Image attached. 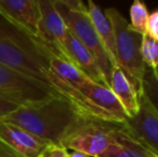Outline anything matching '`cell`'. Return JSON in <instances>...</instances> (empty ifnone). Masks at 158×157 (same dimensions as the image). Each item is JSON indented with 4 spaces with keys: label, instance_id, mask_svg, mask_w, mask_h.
<instances>
[{
    "label": "cell",
    "instance_id": "12",
    "mask_svg": "<svg viewBox=\"0 0 158 157\" xmlns=\"http://www.w3.org/2000/svg\"><path fill=\"white\" fill-rule=\"evenodd\" d=\"M64 50L68 60L73 64L80 71L83 72L88 79L95 83L110 87L92 53L70 31H68L64 41Z\"/></svg>",
    "mask_w": 158,
    "mask_h": 157
},
{
    "label": "cell",
    "instance_id": "11",
    "mask_svg": "<svg viewBox=\"0 0 158 157\" xmlns=\"http://www.w3.org/2000/svg\"><path fill=\"white\" fill-rule=\"evenodd\" d=\"M0 140L22 157H38L50 144L23 128L3 119L0 121Z\"/></svg>",
    "mask_w": 158,
    "mask_h": 157
},
{
    "label": "cell",
    "instance_id": "4",
    "mask_svg": "<svg viewBox=\"0 0 158 157\" xmlns=\"http://www.w3.org/2000/svg\"><path fill=\"white\" fill-rule=\"evenodd\" d=\"M53 2L69 31L92 53L110 86L112 67L92 23L87 6L80 0H53Z\"/></svg>",
    "mask_w": 158,
    "mask_h": 157
},
{
    "label": "cell",
    "instance_id": "3",
    "mask_svg": "<svg viewBox=\"0 0 158 157\" xmlns=\"http://www.w3.org/2000/svg\"><path fill=\"white\" fill-rule=\"evenodd\" d=\"M104 14L110 19L114 31L117 65L130 80L140 96L144 92V79L148 70L140 52L142 36L129 28L128 21L116 9H106Z\"/></svg>",
    "mask_w": 158,
    "mask_h": 157
},
{
    "label": "cell",
    "instance_id": "15",
    "mask_svg": "<svg viewBox=\"0 0 158 157\" xmlns=\"http://www.w3.org/2000/svg\"><path fill=\"white\" fill-rule=\"evenodd\" d=\"M113 141L99 157H152L151 151L122 127L112 130Z\"/></svg>",
    "mask_w": 158,
    "mask_h": 157
},
{
    "label": "cell",
    "instance_id": "24",
    "mask_svg": "<svg viewBox=\"0 0 158 157\" xmlns=\"http://www.w3.org/2000/svg\"><path fill=\"white\" fill-rule=\"evenodd\" d=\"M68 157H88L85 154L81 153V152H77V151H72L71 153L68 154Z\"/></svg>",
    "mask_w": 158,
    "mask_h": 157
},
{
    "label": "cell",
    "instance_id": "23",
    "mask_svg": "<svg viewBox=\"0 0 158 157\" xmlns=\"http://www.w3.org/2000/svg\"><path fill=\"white\" fill-rule=\"evenodd\" d=\"M0 157H22L0 140Z\"/></svg>",
    "mask_w": 158,
    "mask_h": 157
},
{
    "label": "cell",
    "instance_id": "6",
    "mask_svg": "<svg viewBox=\"0 0 158 157\" xmlns=\"http://www.w3.org/2000/svg\"><path fill=\"white\" fill-rule=\"evenodd\" d=\"M90 116L97 121L123 127L129 118L110 87L89 81L79 88Z\"/></svg>",
    "mask_w": 158,
    "mask_h": 157
},
{
    "label": "cell",
    "instance_id": "22",
    "mask_svg": "<svg viewBox=\"0 0 158 157\" xmlns=\"http://www.w3.org/2000/svg\"><path fill=\"white\" fill-rule=\"evenodd\" d=\"M146 34L153 39L158 40V10L153 12L148 16V26H146Z\"/></svg>",
    "mask_w": 158,
    "mask_h": 157
},
{
    "label": "cell",
    "instance_id": "16",
    "mask_svg": "<svg viewBox=\"0 0 158 157\" xmlns=\"http://www.w3.org/2000/svg\"><path fill=\"white\" fill-rule=\"evenodd\" d=\"M50 70L57 79L74 89H79L81 86L92 81L70 61L56 58V57L51 58Z\"/></svg>",
    "mask_w": 158,
    "mask_h": 157
},
{
    "label": "cell",
    "instance_id": "17",
    "mask_svg": "<svg viewBox=\"0 0 158 157\" xmlns=\"http://www.w3.org/2000/svg\"><path fill=\"white\" fill-rule=\"evenodd\" d=\"M140 52L143 63L151 68L150 76L158 81V40L153 39L148 34L143 35Z\"/></svg>",
    "mask_w": 158,
    "mask_h": 157
},
{
    "label": "cell",
    "instance_id": "21",
    "mask_svg": "<svg viewBox=\"0 0 158 157\" xmlns=\"http://www.w3.org/2000/svg\"><path fill=\"white\" fill-rule=\"evenodd\" d=\"M68 150L58 144H48L38 157H68Z\"/></svg>",
    "mask_w": 158,
    "mask_h": 157
},
{
    "label": "cell",
    "instance_id": "25",
    "mask_svg": "<svg viewBox=\"0 0 158 157\" xmlns=\"http://www.w3.org/2000/svg\"><path fill=\"white\" fill-rule=\"evenodd\" d=\"M151 156H152V157H158V155H156L155 153H153V152H151Z\"/></svg>",
    "mask_w": 158,
    "mask_h": 157
},
{
    "label": "cell",
    "instance_id": "2",
    "mask_svg": "<svg viewBox=\"0 0 158 157\" xmlns=\"http://www.w3.org/2000/svg\"><path fill=\"white\" fill-rule=\"evenodd\" d=\"M75 107L61 97L21 105L3 121L12 123L50 144H58L80 118Z\"/></svg>",
    "mask_w": 158,
    "mask_h": 157
},
{
    "label": "cell",
    "instance_id": "20",
    "mask_svg": "<svg viewBox=\"0 0 158 157\" xmlns=\"http://www.w3.org/2000/svg\"><path fill=\"white\" fill-rule=\"evenodd\" d=\"M144 92L158 109V81H155L152 76L148 74H145L144 79Z\"/></svg>",
    "mask_w": 158,
    "mask_h": 157
},
{
    "label": "cell",
    "instance_id": "10",
    "mask_svg": "<svg viewBox=\"0 0 158 157\" xmlns=\"http://www.w3.org/2000/svg\"><path fill=\"white\" fill-rule=\"evenodd\" d=\"M0 16L37 40L41 16L39 0H0Z\"/></svg>",
    "mask_w": 158,
    "mask_h": 157
},
{
    "label": "cell",
    "instance_id": "13",
    "mask_svg": "<svg viewBox=\"0 0 158 157\" xmlns=\"http://www.w3.org/2000/svg\"><path fill=\"white\" fill-rule=\"evenodd\" d=\"M110 88L123 105L127 116L129 118H135L140 109L139 94L119 67L111 69Z\"/></svg>",
    "mask_w": 158,
    "mask_h": 157
},
{
    "label": "cell",
    "instance_id": "9",
    "mask_svg": "<svg viewBox=\"0 0 158 157\" xmlns=\"http://www.w3.org/2000/svg\"><path fill=\"white\" fill-rule=\"evenodd\" d=\"M139 101L140 109L137 115L127 119L122 128L158 155V109L145 92L139 96Z\"/></svg>",
    "mask_w": 158,
    "mask_h": 157
},
{
    "label": "cell",
    "instance_id": "19",
    "mask_svg": "<svg viewBox=\"0 0 158 157\" xmlns=\"http://www.w3.org/2000/svg\"><path fill=\"white\" fill-rule=\"evenodd\" d=\"M21 105L12 98L0 92V121L4 119L8 115L17 110Z\"/></svg>",
    "mask_w": 158,
    "mask_h": 157
},
{
    "label": "cell",
    "instance_id": "5",
    "mask_svg": "<svg viewBox=\"0 0 158 157\" xmlns=\"http://www.w3.org/2000/svg\"><path fill=\"white\" fill-rule=\"evenodd\" d=\"M116 125L80 116L63 138L60 145L81 152L88 157H99L112 143V130Z\"/></svg>",
    "mask_w": 158,
    "mask_h": 157
},
{
    "label": "cell",
    "instance_id": "7",
    "mask_svg": "<svg viewBox=\"0 0 158 157\" xmlns=\"http://www.w3.org/2000/svg\"><path fill=\"white\" fill-rule=\"evenodd\" d=\"M0 92L19 105L39 102L56 96L53 90L40 82L16 72L0 64Z\"/></svg>",
    "mask_w": 158,
    "mask_h": 157
},
{
    "label": "cell",
    "instance_id": "14",
    "mask_svg": "<svg viewBox=\"0 0 158 157\" xmlns=\"http://www.w3.org/2000/svg\"><path fill=\"white\" fill-rule=\"evenodd\" d=\"M87 10L90 19H92V23L95 27V30L97 32L98 38H99L102 48H104L109 57L111 67H118L116 52H115L114 31H113V27L110 19L106 17L101 8L98 6L92 0L88 1Z\"/></svg>",
    "mask_w": 158,
    "mask_h": 157
},
{
    "label": "cell",
    "instance_id": "8",
    "mask_svg": "<svg viewBox=\"0 0 158 157\" xmlns=\"http://www.w3.org/2000/svg\"><path fill=\"white\" fill-rule=\"evenodd\" d=\"M39 8L41 16L37 40L53 57L68 60L64 41L69 30L64 19L55 8L53 0H39Z\"/></svg>",
    "mask_w": 158,
    "mask_h": 157
},
{
    "label": "cell",
    "instance_id": "1",
    "mask_svg": "<svg viewBox=\"0 0 158 157\" xmlns=\"http://www.w3.org/2000/svg\"><path fill=\"white\" fill-rule=\"evenodd\" d=\"M52 57L38 40L0 16V64L48 86L58 97L70 101L80 115L89 118L81 93L64 84L51 72Z\"/></svg>",
    "mask_w": 158,
    "mask_h": 157
},
{
    "label": "cell",
    "instance_id": "18",
    "mask_svg": "<svg viewBox=\"0 0 158 157\" xmlns=\"http://www.w3.org/2000/svg\"><path fill=\"white\" fill-rule=\"evenodd\" d=\"M148 8L143 2L135 0L130 6V23H129V28L132 31L137 34L143 35L146 34V26H148Z\"/></svg>",
    "mask_w": 158,
    "mask_h": 157
}]
</instances>
